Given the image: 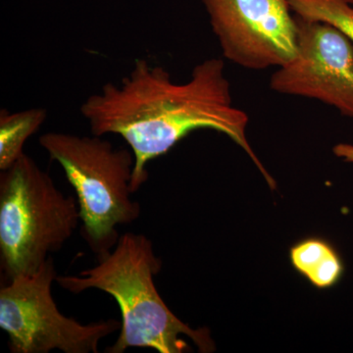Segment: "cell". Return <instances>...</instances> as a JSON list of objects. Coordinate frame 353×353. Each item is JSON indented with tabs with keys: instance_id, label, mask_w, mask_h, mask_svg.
I'll use <instances>...</instances> for the list:
<instances>
[{
	"instance_id": "obj_1",
	"label": "cell",
	"mask_w": 353,
	"mask_h": 353,
	"mask_svg": "<svg viewBox=\"0 0 353 353\" xmlns=\"http://www.w3.org/2000/svg\"><path fill=\"white\" fill-rule=\"evenodd\" d=\"M80 110L92 134H118L130 146L134 157L132 194L148 181L150 161L202 129L222 132L240 145L271 189H276L275 180L246 139L250 119L234 105L225 64L219 58L197 64L183 83L174 82L163 67L137 58L129 75L120 83H105L101 92L83 102Z\"/></svg>"
},
{
	"instance_id": "obj_2",
	"label": "cell",
	"mask_w": 353,
	"mask_h": 353,
	"mask_svg": "<svg viewBox=\"0 0 353 353\" xmlns=\"http://www.w3.org/2000/svg\"><path fill=\"white\" fill-rule=\"evenodd\" d=\"M79 275L57 276L62 289L74 294L99 290L115 299L122 322L119 336L108 353H124L132 347L152 348L159 353H183L190 347L181 338L192 340L199 352H213L214 341L208 328L192 329L166 305L154 285L162 268L152 241L143 234H121L112 252Z\"/></svg>"
},
{
	"instance_id": "obj_3",
	"label": "cell",
	"mask_w": 353,
	"mask_h": 353,
	"mask_svg": "<svg viewBox=\"0 0 353 353\" xmlns=\"http://www.w3.org/2000/svg\"><path fill=\"white\" fill-rule=\"evenodd\" d=\"M39 145L62 167L75 190L81 234L97 260L102 259L117 245L118 227L141 216V205L132 199L134 153L94 134L46 132Z\"/></svg>"
},
{
	"instance_id": "obj_4",
	"label": "cell",
	"mask_w": 353,
	"mask_h": 353,
	"mask_svg": "<svg viewBox=\"0 0 353 353\" xmlns=\"http://www.w3.org/2000/svg\"><path fill=\"white\" fill-rule=\"evenodd\" d=\"M81 222L78 201L25 154L0 175V261L7 281L32 275Z\"/></svg>"
},
{
	"instance_id": "obj_5",
	"label": "cell",
	"mask_w": 353,
	"mask_h": 353,
	"mask_svg": "<svg viewBox=\"0 0 353 353\" xmlns=\"http://www.w3.org/2000/svg\"><path fill=\"white\" fill-rule=\"evenodd\" d=\"M54 260L32 275L7 281L0 289V328L12 353H97L101 340L120 331L115 319L81 324L60 312L52 296Z\"/></svg>"
},
{
	"instance_id": "obj_6",
	"label": "cell",
	"mask_w": 353,
	"mask_h": 353,
	"mask_svg": "<svg viewBox=\"0 0 353 353\" xmlns=\"http://www.w3.org/2000/svg\"><path fill=\"white\" fill-rule=\"evenodd\" d=\"M223 57L250 70L289 63L297 27L288 0H202Z\"/></svg>"
},
{
	"instance_id": "obj_7",
	"label": "cell",
	"mask_w": 353,
	"mask_h": 353,
	"mask_svg": "<svg viewBox=\"0 0 353 353\" xmlns=\"http://www.w3.org/2000/svg\"><path fill=\"white\" fill-rule=\"evenodd\" d=\"M294 18L296 53L271 76V90L316 99L353 118L352 41L328 23Z\"/></svg>"
},
{
	"instance_id": "obj_8",
	"label": "cell",
	"mask_w": 353,
	"mask_h": 353,
	"mask_svg": "<svg viewBox=\"0 0 353 353\" xmlns=\"http://www.w3.org/2000/svg\"><path fill=\"white\" fill-rule=\"evenodd\" d=\"M48 111L43 108L9 112L0 111V170L13 166L25 154L23 148L28 139L46 122Z\"/></svg>"
},
{
	"instance_id": "obj_9",
	"label": "cell",
	"mask_w": 353,
	"mask_h": 353,
	"mask_svg": "<svg viewBox=\"0 0 353 353\" xmlns=\"http://www.w3.org/2000/svg\"><path fill=\"white\" fill-rule=\"evenodd\" d=\"M292 12L333 25L353 43V8L345 0H288Z\"/></svg>"
},
{
	"instance_id": "obj_10",
	"label": "cell",
	"mask_w": 353,
	"mask_h": 353,
	"mask_svg": "<svg viewBox=\"0 0 353 353\" xmlns=\"http://www.w3.org/2000/svg\"><path fill=\"white\" fill-rule=\"evenodd\" d=\"M334 248L321 239H307L292 246L290 261L292 266L304 277L314 270L323 260L334 252Z\"/></svg>"
},
{
	"instance_id": "obj_11",
	"label": "cell",
	"mask_w": 353,
	"mask_h": 353,
	"mask_svg": "<svg viewBox=\"0 0 353 353\" xmlns=\"http://www.w3.org/2000/svg\"><path fill=\"white\" fill-rule=\"evenodd\" d=\"M343 273V262L336 250H334L306 278L314 287L327 289L336 285L340 281Z\"/></svg>"
},
{
	"instance_id": "obj_12",
	"label": "cell",
	"mask_w": 353,
	"mask_h": 353,
	"mask_svg": "<svg viewBox=\"0 0 353 353\" xmlns=\"http://www.w3.org/2000/svg\"><path fill=\"white\" fill-rule=\"evenodd\" d=\"M334 153L336 157L341 158L345 162L353 163V145L340 143V145L334 146Z\"/></svg>"
},
{
	"instance_id": "obj_13",
	"label": "cell",
	"mask_w": 353,
	"mask_h": 353,
	"mask_svg": "<svg viewBox=\"0 0 353 353\" xmlns=\"http://www.w3.org/2000/svg\"><path fill=\"white\" fill-rule=\"evenodd\" d=\"M345 1H347V3H350V6H352V4H353V0H345Z\"/></svg>"
}]
</instances>
